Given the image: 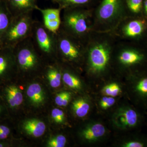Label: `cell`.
Segmentation results:
<instances>
[{
	"instance_id": "29",
	"label": "cell",
	"mask_w": 147,
	"mask_h": 147,
	"mask_svg": "<svg viewBox=\"0 0 147 147\" xmlns=\"http://www.w3.org/2000/svg\"><path fill=\"white\" fill-rule=\"evenodd\" d=\"M67 92H62L58 94L55 98V103L59 106H62L63 101Z\"/></svg>"
},
{
	"instance_id": "22",
	"label": "cell",
	"mask_w": 147,
	"mask_h": 147,
	"mask_svg": "<svg viewBox=\"0 0 147 147\" xmlns=\"http://www.w3.org/2000/svg\"><path fill=\"white\" fill-rule=\"evenodd\" d=\"M13 18L6 10L0 9V34L6 32Z\"/></svg>"
},
{
	"instance_id": "18",
	"label": "cell",
	"mask_w": 147,
	"mask_h": 147,
	"mask_svg": "<svg viewBox=\"0 0 147 147\" xmlns=\"http://www.w3.org/2000/svg\"><path fill=\"white\" fill-rule=\"evenodd\" d=\"M143 0H124L127 16H143Z\"/></svg>"
},
{
	"instance_id": "15",
	"label": "cell",
	"mask_w": 147,
	"mask_h": 147,
	"mask_svg": "<svg viewBox=\"0 0 147 147\" xmlns=\"http://www.w3.org/2000/svg\"><path fill=\"white\" fill-rule=\"evenodd\" d=\"M53 2L57 4L59 7L62 10L66 8L76 7L93 8L94 0H52Z\"/></svg>"
},
{
	"instance_id": "33",
	"label": "cell",
	"mask_w": 147,
	"mask_h": 147,
	"mask_svg": "<svg viewBox=\"0 0 147 147\" xmlns=\"http://www.w3.org/2000/svg\"><path fill=\"white\" fill-rule=\"evenodd\" d=\"M3 145L2 144H0V147H3Z\"/></svg>"
},
{
	"instance_id": "9",
	"label": "cell",
	"mask_w": 147,
	"mask_h": 147,
	"mask_svg": "<svg viewBox=\"0 0 147 147\" xmlns=\"http://www.w3.org/2000/svg\"><path fill=\"white\" fill-rule=\"evenodd\" d=\"M32 13L13 17L10 26L5 33L6 40L13 48L18 43L31 35L34 20Z\"/></svg>"
},
{
	"instance_id": "31",
	"label": "cell",
	"mask_w": 147,
	"mask_h": 147,
	"mask_svg": "<svg viewBox=\"0 0 147 147\" xmlns=\"http://www.w3.org/2000/svg\"><path fill=\"white\" fill-rule=\"evenodd\" d=\"M70 97H71V94L70 93L67 92L66 95L65 96L64 98L63 101L62 106L65 107L67 105L69 100H70Z\"/></svg>"
},
{
	"instance_id": "24",
	"label": "cell",
	"mask_w": 147,
	"mask_h": 147,
	"mask_svg": "<svg viewBox=\"0 0 147 147\" xmlns=\"http://www.w3.org/2000/svg\"><path fill=\"white\" fill-rule=\"evenodd\" d=\"M66 143V139L63 135H59L54 137L47 143L48 146L50 147H63Z\"/></svg>"
},
{
	"instance_id": "32",
	"label": "cell",
	"mask_w": 147,
	"mask_h": 147,
	"mask_svg": "<svg viewBox=\"0 0 147 147\" xmlns=\"http://www.w3.org/2000/svg\"><path fill=\"white\" fill-rule=\"evenodd\" d=\"M143 15L146 18H147V0L143 2Z\"/></svg>"
},
{
	"instance_id": "27",
	"label": "cell",
	"mask_w": 147,
	"mask_h": 147,
	"mask_svg": "<svg viewBox=\"0 0 147 147\" xmlns=\"http://www.w3.org/2000/svg\"><path fill=\"white\" fill-rule=\"evenodd\" d=\"M9 65V61L7 58L4 55H0V76L5 73Z\"/></svg>"
},
{
	"instance_id": "5",
	"label": "cell",
	"mask_w": 147,
	"mask_h": 147,
	"mask_svg": "<svg viewBox=\"0 0 147 147\" xmlns=\"http://www.w3.org/2000/svg\"><path fill=\"white\" fill-rule=\"evenodd\" d=\"M30 37L36 50L41 58L57 57L56 33L49 30L43 23L34 20Z\"/></svg>"
},
{
	"instance_id": "30",
	"label": "cell",
	"mask_w": 147,
	"mask_h": 147,
	"mask_svg": "<svg viewBox=\"0 0 147 147\" xmlns=\"http://www.w3.org/2000/svg\"><path fill=\"white\" fill-rule=\"evenodd\" d=\"M144 144L142 142L138 141H132L126 143L125 145V147H143Z\"/></svg>"
},
{
	"instance_id": "11",
	"label": "cell",
	"mask_w": 147,
	"mask_h": 147,
	"mask_svg": "<svg viewBox=\"0 0 147 147\" xmlns=\"http://www.w3.org/2000/svg\"><path fill=\"white\" fill-rule=\"evenodd\" d=\"M139 115L133 108H127L119 112L116 116L115 121L119 125L125 128H132L137 126Z\"/></svg>"
},
{
	"instance_id": "1",
	"label": "cell",
	"mask_w": 147,
	"mask_h": 147,
	"mask_svg": "<svg viewBox=\"0 0 147 147\" xmlns=\"http://www.w3.org/2000/svg\"><path fill=\"white\" fill-rule=\"evenodd\" d=\"M117 39L112 32H94L86 43L85 59L87 71L100 75L109 67Z\"/></svg>"
},
{
	"instance_id": "34",
	"label": "cell",
	"mask_w": 147,
	"mask_h": 147,
	"mask_svg": "<svg viewBox=\"0 0 147 147\" xmlns=\"http://www.w3.org/2000/svg\"><path fill=\"white\" fill-rule=\"evenodd\" d=\"M1 107H0V113H1Z\"/></svg>"
},
{
	"instance_id": "21",
	"label": "cell",
	"mask_w": 147,
	"mask_h": 147,
	"mask_svg": "<svg viewBox=\"0 0 147 147\" xmlns=\"http://www.w3.org/2000/svg\"><path fill=\"white\" fill-rule=\"evenodd\" d=\"M62 74L63 82L69 87L76 89L81 88V82L80 79L72 72L64 69Z\"/></svg>"
},
{
	"instance_id": "23",
	"label": "cell",
	"mask_w": 147,
	"mask_h": 147,
	"mask_svg": "<svg viewBox=\"0 0 147 147\" xmlns=\"http://www.w3.org/2000/svg\"><path fill=\"white\" fill-rule=\"evenodd\" d=\"M102 91L105 95L115 97L120 93L121 89L118 84L113 83L105 86L102 89Z\"/></svg>"
},
{
	"instance_id": "25",
	"label": "cell",
	"mask_w": 147,
	"mask_h": 147,
	"mask_svg": "<svg viewBox=\"0 0 147 147\" xmlns=\"http://www.w3.org/2000/svg\"><path fill=\"white\" fill-rule=\"evenodd\" d=\"M53 119L57 123H61L64 120V114L62 110L58 108L53 109L51 113Z\"/></svg>"
},
{
	"instance_id": "2",
	"label": "cell",
	"mask_w": 147,
	"mask_h": 147,
	"mask_svg": "<svg viewBox=\"0 0 147 147\" xmlns=\"http://www.w3.org/2000/svg\"><path fill=\"white\" fill-rule=\"evenodd\" d=\"M94 7H76L63 9L61 30L86 43L93 32Z\"/></svg>"
},
{
	"instance_id": "28",
	"label": "cell",
	"mask_w": 147,
	"mask_h": 147,
	"mask_svg": "<svg viewBox=\"0 0 147 147\" xmlns=\"http://www.w3.org/2000/svg\"><path fill=\"white\" fill-rule=\"evenodd\" d=\"M10 133V129L5 125H0V139H6Z\"/></svg>"
},
{
	"instance_id": "6",
	"label": "cell",
	"mask_w": 147,
	"mask_h": 147,
	"mask_svg": "<svg viewBox=\"0 0 147 147\" xmlns=\"http://www.w3.org/2000/svg\"><path fill=\"white\" fill-rule=\"evenodd\" d=\"M144 16H126L111 32L119 41L135 42L144 36L147 30Z\"/></svg>"
},
{
	"instance_id": "12",
	"label": "cell",
	"mask_w": 147,
	"mask_h": 147,
	"mask_svg": "<svg viewBox=\"0 0 147 147\" xmlns=\"http://www.w3.org/2000/svg\"><path fill=\"white\" fill-rule=\"evenodd\" d=\"M37 0H9L13 17L32 13L36 10Z\"/></svg>"
},
{
	"instance_id": "16",
	"label": "cell",
	"mask_w": 147,
	"mask_h": 147,
	"mask_svg": "<svg viewBox=\"0 0 147 147\" xmlns=\"http://www.w3.org/2000/svg\"><path fill=\"white\" fill-rule=\"evenodd\" d=\"M7 98L11 108H14L21 105L23 101V95L20 90L16 86H11L6 89Z\"/></svg>"
},
{
	"instance_id": "4",
	"label": "cell",
	"mask_w": 147,
	"mask_h": 147,
	"mask_svg": "<svg viewBox=\"0 0 147 147\" xmlns=\"http://www.w3.org/2000/svg\"><path fill=\"white\" fill-rule=\"evenodd\" d=\"M57 57L65 61L79 63L85 59L86 43L59 29L56 33Z\"/></svg>"
},
{
	"instance_id": "7",
	"label": "cell",
	"mask_w": 147,
	"mask_h": 147,
	"mask_svg": "<svg viewBox=\"0 0 147 147\" xmlns=\"http://www.w3.org/2000/svg\"><path fill=\"white\" fill-rule=\"evenodd\" d=\"M18 68L23 72L34 71L40 67L42 58L36 50L31 37L13 48Z\"/></svg>"
},
{
	"instance_id": "20",
	"label": "cell",
	"mask_w": 147,
	"mask_h": 147,
	"mask_svg": "<svg viewBox=\"0 0 147 147\" xmlns=\"http://www.w3.org/2000/svg\"><path fill=\"white\" fill-rule=\"evenodd\" d=\"M72 109L75 115L79 117H85L90 110L89 103L84 99L75 100L72 104Z\"/></svg>"
},
{
	"instance_id": "14",
	"label": "cell",
	"mask_w": 147,
	"mask_h": 147,
	"mask_svg": "<svg viewBox=\"0 0 147 147\" xmlns=\"http://www.w3.org/2000/svg\"><path fill=\"white\" fill-rule=\"evenodd\" d=\"M59 66L50 65L47 66L45 74L49 81L50 86L53 88H57L60 86L62 74Z\"/></svg>"
},
{
	"instance_id": "17",
	"label": "cell",
	"mask_w": 147,
	"mask_h": 147,
	"mask_svg": "<svg viewBox=\"0 0 147 147\" xmlns=\"http://www.w3.org/2000/svg\"><path fill=\"white\" fill-rule=\"evenodd\" d=\"M27 94L31 102L36 105L41 104L44 101V93L41 86L37 83H34L29 86Z\"/></svg>"
},
{
	"instance_id": "10",
	"label": "cell",
	"mask_w": 147,
	"mask_h": 147,
	"mask_svg": "<svg viewBox=\"0 0 147 147\" xmlns=\"http://www.w3.org/2000/svg\"><path fill=\"white\" fill-rule=\"evenodd\" d=\"M36 10L41 13L43 17V24L50 31L57 33L60 28L61 24V9L57 8L41 9L38 6Z\"/></svg>"
},
{
	"instance_id": "26",
	"label": "cell",
	"mask_w": 147,
	"mask_h": 147,
	"mask_svg": "<svg viewBox=\"0 0 147 147\" xmlns=\"http://www.w3.org/2000/svg\"><path fill=\"white\" fill-rule=\"evenodd\" d=\"M115 102V98L112 96H105L100 100V105L104 109H108L114 105Z\"/></svg>"
},
{
	"instance_id": "13",
	"label": "cell",
	"mask_w": 147,
	"mask_h": 147,
	"mask_svg": "<svg viewBox=\"0 0 147 147\" xmlns=\"http://www.w3.org/2000/svg\"><path fill=\"white\" fill-rule=\"evenodd\" d=\"M24 128L29 135L35 137H39L44 134L46 126L44 122L39 120L31 119L24 123Z\"/></svg>"
},
{
	"instance_id": "19",
	"label": "cell",
	"mask_w": 147,
	"mask_h": 147,
	"mask_svg": "<svg viewBox=\"0 0 147 147\" xmlns=\"http://www.w3.org/2000/svg\"><path fill=\"white\" fill-rule=\"evenodd\" d=\"M105 132V129L103 125L97 123L86 129L83 131V134L85 139L92 141L102 137Z\"/></svg>"
},
{
	"instance_id": "8",
	"label": "cell",
	"mask_w": 147,
	"mask_h": 147,
	"mask_svg": "<svg viewBox=\"0 0 147 147\" xmlns=\"http://www.w3.org/2000/svg\"><path fill=\"white\" fill-rule=\"evenodd\" d=\"M137 47L134 42L118 40L114 57L120 65L125 68L142 65L146 61V56L144 52Z\"/></svg>"
},
{
	"instance_id": "3",
	"label": "cell",
	"mask_w": 147,
	"mask_h": 147,
	"mask_svg": "<svg viewBox=\"0 0 147 147\" xmlns=\"http://www.w3.org/2000/svg\"><path fill=\"white\" fill-rule=\"evenodd\" d=\"M126 16L124 0H102L94 10V31L111 32Z\"/></svg>"
}]
</instances>
